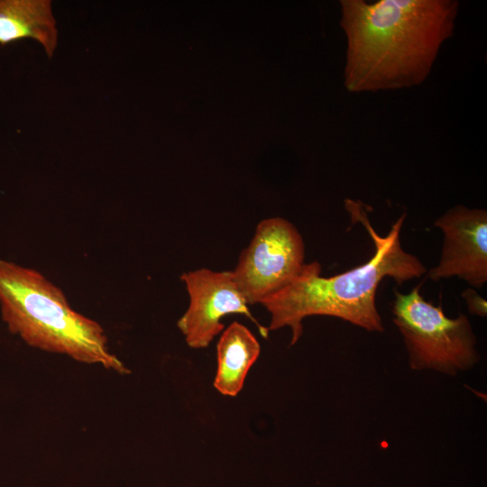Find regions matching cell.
<instances>
[{
	"mask_svg": "<svg viewBox=\"0 0 487 487\" xmlns=\"http://www.w3.org/2000/svg\"><path fill=\"white\" fill-rule=\"evenodd\" d=\"M340 5L344 85L351 93L423 83L454 34L459 9L456 0H341Z\"/></svg>",
	"mask_w": 487,
	"mask_h": 487,
	"instance_id": "obj_1",
	"label": "cell"
},
{
	"mask_svg": "<svg viewBox=\"0 0 487 487\" xmlns=\"http://www.w3.org/2000/svg\"><path fill=\"white\" fill-rule=\"evenodd\" d=\"M345 207L352 221L362 223L369 233L374 254L367 262L331 277L320 275L319 262L304 263L285 287L261 302L271 315L269 331L285 326L291 329L289 345L299 340L302 322L311 316L335 317L369 332L382 333L384 326L376 306L380 282L390 277L400 286L427 272L420 260L400 245V233L406 214L392 225L386 236H381L371 225L362 202L346 198Z\"/></svg>",
	"mask_w": 487,
	"mask_h": 487,
	"instance_id": "obj_2",
	"label": "cell"
},
{
	"mask_svg": "<svg viewBox=\"0 0 487 487\" xmlns=\"http://www.w3.org/2000/svg\"><path fill=\"white\" fill-rule=\"evenodd\" d=\"M0 312L8 330L32 347L131 372L110 351L101 325L75 311L64 292L33 269L0 260Z\"/></svg>",
	"mask_w": 487,
	"mask_h": 487,
	"instance_id": "obj_3",
	"label": "cell"
},
{
	"mask_svg": "<svg viewBox=\"0 0 487 487\" xmlns=\"http://www.w3.org/2000/svg\"><path fill=\"white\" fill-rule=\"evenodd\" d=\"M423 282L408 294L394 290L393 323L400 332L412 370H434L455 376L480 360L476 336L464 314L450 318L437 306L424 299Z\"/></svg>",
	"mask_w": 487,
	"mask_h": 487,
	"instance_id": "obj_4",
	"label": "cell"
},
{
	"mask_svg": "<svg viewBox=\"0 0 487 487\" xmlns=\"http://www.w3.org/2000/svg\"><path fill=\"white\" fill-rule=\"evenodd\" d=\"M304 257L303 238L289 221L281 217L261 221L233 271L247 303L261 304L285 287L300 271Z\"/></svg>",
	"mask_w": 487,
	"mask_h": 487,
	"instance_id": "obj_5",
	"label": "cell"
},
{
	"mask_svg": "<svg viewBox=\"0 0 487 487\" xmlns=\"http://www.w3.org/2000/svg\"><path fill=\"white\" fill-rule=\"evenodd\" d=\"M189 296V305L177 322L187 345L194 349L207 347L224 330L222 318L241 314L251 319L263 337L269 329L253 316L240 290L233 271L198 269L180 276Z\"/></svg>",
	"mask_w": 487,
	"mask_h": 487,
	"instance_id": "obj_6",
	"label": "cell"
},
{
	"mask_svg": "<svg viewBox=\"0 0 487 487\" xmlns=\"http://www.w3.org/2000/svg\"><path fill=\"white\" fill-rule=\"evenodd\" d=\"M444 234L438 264L428 271L434 281L456 276L472 288L487 281V212L457 205L434 223Z\"/></svg>",
	"mask_w": 487,
	"mask_h": 487,
	"instance_id": "obj_7",
	"label": "cell"
},
{
	"mask_svg": "<svg viewBox=\"0 0 487 487\" xmlns=\"http://www.w3.org/2000/svg\"><path fill=\"white\" fill-rule=\"evenodd\" d=\"M32 39L51 58L58 44L50 0H0V46Z\"/></svg>",
	"mask_w": 487,
	"mask_h": 487,
	"instance_id": "obj_8",
	"label": "cell"
},
{
	"mask_svg": "<svg viewBox=\"0 0 487 487\" xmlns=\"http://www.w3.org/2000/svg\"><path fill=\"white\" fill-rule=\"evenodd\" d=\"M260 352L257 338L244 325L235 321L224 329L216 345L215 389L225 396L238 395Z\"/></svg>",
	"mask_w": 487,
	"mask_h": 487,
	"instance_id": "obj_9",
	"label": "cell"
},
{
	"mask_svg": "<svg viewBox=\"0 0 487 487\" xmlns=\"http://www.w3.org/2000/svg\"><path fill=\"white\" fill-rule=\"evenodd\" d=\"M461 296L465 299L468 310L473 315L486 317L487 304L473 288H467Z\"/></svg>",
	"mask_w": 487,
	"mask_h": 487,
	"instance_id": "obj_10",
	"label": "cell"
}]
</instances>
